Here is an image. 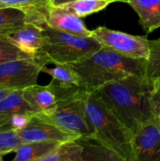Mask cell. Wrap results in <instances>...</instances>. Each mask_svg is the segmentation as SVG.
I'll use <instances>...</instances> for the list:
<instances>
[{
	"label": "cell",
	"instance_id": "cell-1",
	"mask_svg": "<svg viewBox=\"0 0 160 161\" xmlns=\"http://www.w3.org/2000/svg\"><path fill=\"white\" fill-rule=\"evenodd\" d=\"M153 80L146 76L131 75L113 81L96 92L115 116L133 134L154 116L151 94Z\"/></svg>",
	"mask_w": 160,
	"mask_h": 161
},
{
	"label": "cell",
	"instance_id": "cell-2",
	"mask_svg": "<svg viewBox=\"0 0 160 161\" xmlns=\"http://www.w3.org/2000/svg\"><path fill=\"white\" fill-rule=\"evenodd\" d=\"M69 64L79 75L81 87L88 92L131 75L145 76L146 71V59L128 58L105 46L90 57Z\"/></svg>",
	"mask_w": 160,
	"mask_h": 161
},
{
	"label": "cell",
	"instance_id": "cell-3",
	"mask_svg": "<svg viewBox=\"0 0 160 161\" xmlns=\"http://www.w3.org/2000/svg\"><path fill=\"white\" fill-rule=\"evenodd\" d=\"M85 109L93 140L127 161H134V134L115 116L96 92H86Z\"/></svg>",
	"mask_w": 160,
	"mask_h": 161
},
{
	"label": "cell",
	"instance_id": "cell-4",
	"mask_svg": "<svg viewBox=\"0 0 160 161\" xmlns=\"http://www.w3.org/2000/svg\"><path fill=\"white\" fill-rule=\"evenodd\" d=\"M34 24L41 27L44 33V44L37 57L44 65L76 62L90 57L102 47L92 37L78 36L56 30L41 21H37Z\"/></svg>",
	"mask_w": 160,
	"mask_h": 161
},
{
	"label": "cell",
	"instance_id": "cell-5",
	"mask_svg": "<svg viewBox=\"0 0 160 161\" xmlns=\"http://www.w3.org/2000/svg\"><path fill=\"white\" fill-rule=\"evenodd\" d=\"M50 84L57 95V108L49 115H36L67 132L78 135L80 139H93L85 109L87 91L80 87L61 88L52 81Z\"/></svg>",
	"mask_w": 160,
	"mask_h": 161
},
{
	"label": "cell",
	"instance_id": "cell-6",
	"mask_svg": "<svg viewBox=\"0 0 160 161\" xmlns=\"http://www.w3.org/2000/svg\"><path fill=\"white\" fill-rule=\"evenodd\" d=\"M91 37L102 46L110 48L125 57L133 58H149L150 40L143 36H136L106 26L91 30Z\"/></svg>",
	"mask_w": 160,
	"mask_h": 161
},
{
	"label": "cell",
	"instance_id": "cell-7",
	"mask_svg": "<svg viewBox=\"0 0 160 161\" xmlns=\"http://www.w3.org/2000/svg\"><path fill=\"white\" fill-rule=\"evenodd\" d=\"M44 65L37 58L10 60L0 64V86L10 90H24L36 85Z\"/></svg>",
	"mask_w": 160,
	"mask_h": 161
},
{
	"label": "cell",
	"instance_id": "cell-8",
	"mask_svg": "<svg viewBox=\"0 0 160 161\" xmlns=\"http://www.w3.org/2000/svg\"><path fill=\"white\" fill-rule=\"evenodd\" d=\"M134 161H160V120L153 116L134 134Z\"/></svg>",
	"mask_w": 160,
	"mask_h": 161
},
{
	"label": "cell",
	"instance_id": "cell-9",
	"mask_svg": "<svg viewBox=\"0 0 160 161\" xmlns=\"http://www.w3.org/2000/svg\"><path fill=\"white\" fill-rule=\"evenodd\" d=\"M37 21H41L46 25L56 30L78 36L91 37V30L86 26L81 18L63 9L59 6L51 5L44 10L39 11L32 23Z\"/></svg>",
	"mask_w": 160,
	"mask_h": 161
},
{
	"label": "cell",
	"instance_id": "cell-10",
	"mask_svg": "<svg viewBox=\"0 0 160 161\" xmlns=\"http://www.w3.org/2000/svg\"><path fill=\"white\" fill-rule=\"evenodd\" d=\"M18 134L24 143L37 142H67L80 139L78 135L67 132L57 125L42 120L37 115H34L29 124L25 128L18 131Z\"/></svg>",
	"mask_w": 160,
	"mask_h": 161
},
{
	"label": "cell",
	"instance_id": "cell-11",
	"mask_svg": "<svg viewBox=\"0 0 160 161\" xmlns=\"http://www.w3.org/2000/svg\"><path fill=\"white\" fill-rule=\"evenodd\" d=\"M7 40L32 58H37L44 44V33L41 27L27 22L21 27L10 32Z\"/></svg>",
	"mask_w": 160,
	"mask_h": 161
},
{
	"label": "cell",
	"instance_id": "cell-12",
	"mask_svg": "<svg viewBox=\"0 0 160 161\" xmlns=\"http://www.w3.org/2000/svg\"><path fill=\"white\" fill-rule=\"evenodd\" d=\"M23 95L37 114L49 115L57 108V95L53 86L33 85L23 90Z\"/></svg>",
	"mask_w": 160,
	"mask_h": 161
},
{
	"label": "cell",
	"instance_id": "cell-13",
	"mask_svg": "<svg viewBox=\"0 0 160 161\" xmlns=\"http://www.w3.org/2000/svg\"><path fill=\"white\" fill-rule=\"evenodd\" d=\"M140 18V24L146 33L160 27V0H128Z\"/></svg>",
	"mask_w": 160,
	"mask_h": 161
},
{
	"label": "cell",
	"instance_id": "cell-14",
	"mask_svg": "<svg viewBox=\"0 0 160 161\" xmlns=\"http://www.w3.org/2000/svg\"><path fill=\"white\" fill-rule=\"evenodd\" d=\"M60 142H25L15 151V157L11 161H40L52 151L58 148Z\"/></svg>",
	"mask_w": 160,
	"mask_h": 161
},
{
	"label": "cell",
	"instance_id": "cell-15",
	"mask_svg": "<svg viewBox=\"0 0 160 161\" xmlns=\"http://www.w3.org/2000/svg\"><path fill=\"white\" fill-rule=\"evenodd\" d=\"M41 72L48 74L52 77V82L61 88H82L79 75L70 64H55L52 68L46 65L42 67Z\"/></svg>",
	"mask_w": 160,
	"mask_h": 161
},
{
	"label": "cell",
	"instance_id": "cell-16",
	"mask_svg": "<svg viewBox=\"0 0 160 161\" xmlns=\"http://www.w3.org/2000/svg\"><path fill=\"white\" fill-rule=\"evenodd\" d=\"M78 142L83 146L82 161H127L93 139H79Z\"/></svg>",
	"mask_w": 160,
	"mask_h": 161
},
{
	"label": "cell",
	"instance_id": "cell-17",
	"mask_svg": "<svg viewBox=\"0 0 160 161\" xmlns=\"http://www.w3.org/2000/svg\"><path fill=\"white\" fill-rule=\"evenodd\" d=\"M0 114L36 115L37 113L25 99L23 90H15L0 100Z\"/></svg>",
	"mask_w": 160,
	"mask_h": 161
},
{
	"label": "cell",
	"instance_id": "cell-18",
	"mask_svg": "<svg viewBox=\"0 0 160 161\" xmlns=\"http://www.w3.org/2000/svg\"><path fill=\"white\" fill-rule=\"evenodd\" d=\"M27 22H29V14L24 9L14 8H0V38H7L10 32Z\"/></svg>",
	"mask_w": 160,
	"mask_h": 161
},
{
	"label": "cell",
	"instance_id": "cell-19",
	"mask_svg": "<svg viewBox=\"0 0 160 161\" xmlns=\"http://www.w3.org/2000/svg\"><path fill=\"white\" fill-rule=\"evenodd\" d=\"M111 3H113L112 0H74L58 6L77 17L83 18L105 9Z\"/></svg>",
	"mask_w": 160,
	"mask_h": 161
},
{
	"label": "cell",
	"instance_id": "cell-20",
	"mask_svg": "<svg viewBox=\"0 0 160 161\" xmlns=\"http://www.w3.org/2000/svg\"><path fill=\"white\" fill-rule=\"evenodd\" d=\"M83 146L77 141L61 143L40 161H82Z\"/></svg>",
	"mask_w": 160,
	"mask_h": 161
},
{
	"label": "cell",
	"instance_id": "cell-21",
	"mask_svg": "<svg viewBox=\"0 0 160 161\" xmlns=\"http://www.w3.org/2000/svg\"><path fill=\"white\" fill-rule=\"evenodd\" d=\"M52 5V0H0V8H14L27 12L42 11Z\"/></svg>",
	"mask_w": 160,
	"mask_h": 161
},
{
	"label": "cell",
	"instance_id": "cell-22",
	"mask_svg": "<svg viewBox=\"0 0 160 161\" xmlns=\"http://www.w3.org/2000/svg\"><path fill=\"white\" fill-rule=\"evenodd\" d=\"M145 76L151 80L160 77V37L150 41L149 58L146 59Z\"/></svg>",
	"mask_w": 160,
	"mask_h": 161
},
{
	"label": "cell",
	"instance_id": "cell-23",
	"mask_svg": "<svg viewBox=\"0 0 160 161\" xmlns=\"http://www.w3.org/2000/svg\"><path fill=\"white\" fill-rule=\"evenodd\" d=\"M24 142L14 130L0 131V155L15 152Z\"/></svg>",
	"mask_w": 160,
	"mask_h": 161
},
{
	"label": "cell",
	"instance_id": "cell-24",
	"mask_svg": "<svg viewBox=\"0 0 160 161\" xmlns=\"http://www.w3.org/2000/svg\"><path fill=\"white\" fill-rule=\"evenodd\" d=\"M32 58L11 44L7 38H0V64L16 59Z\"/></svg>",
	"mask_w": 160,
	"mask_h": 161
},
{
	"label": "cell",
	"instance_id": "cell-25",
	"mask_svg": "<svg viewBox=\"0 0 160 161\" xmlns=\"http://www.w3.org/2000/svg\"><path fill=\"white\" fill-rule=\"evenodd\" d=\"M33 116L34 115H27V114H13L10 116L8 122L7 123L3 130H14L18 132L23 128H25L29 124Z\"/></svg>",
	"mask_w": 160,
	"mask_h": 161
},
{
	"label": "cell",
	"instance_id": "cell-26",
	"mask_svg": "<svg viewBox=\"0 0 160 161\" xmlns=\"http://www.w3.org/2000/svg\"><path fill=\"white\" fill-rule=\"evenodd\" d=\"M151 103H152L154 116L160 120V77L153 80Z\"/></svg>",
	"mask_w": 160,
	"mask_h": 161
},
{
	"label": "cell",
	"instance_id": "cell-27",
	"mask_svg": "<svg viewBox=\"0 0 160 161\" xmlns=\"http://www.w3.org/2000/svg\"><path fill=\"white\" fill-rule=\"evenodd\" d=\"M11 115H6V114H0V131H2L4 129V127L6 126L7 123L8 122L9 118Z\"/></svg>",
	"mask_w": 160,
	"mask_h": 161
},
{
	"label": "cell",
	"instance_id": "cell-28",
	"mask_svg": "<svg viewBox=\"0 0 160 161\" xmlns=\"http://www.w3.org/2000/svg\"><path fill=\"white\" fill-rule=\"evenodd\" d=\"M71 1H74V0H52V5L58 6V5H61V4H64L67 2H71ZM112 1L113 2H124V3L128 2V0H112Z\"/></svg>",
	"mask_w": 160,
	"mask_h": 161
},
{
	"label": "cell",
	"instance_id": "cell-29",
	"mask_svg": "<svg viewBox=\"0 0 160 161\" xmlns=\"http://www.w3.org/2000/svg\"><path fill=\"white\" fill-rule=\"evenodd\" d=\"M13 90H10V89H8V88H5L3 86H0V100L2 98H4L7 94H8L10 92H12Z\"/></svg>",
	"mask_w": 160,
	"mask_h": 161
},
{
	"label": "cell",
	"instance_id": "cell-30",
	"mask_svg": "<svg viewBox=\"0 0 160 161\" xmlns=\"http://www.w3.org/2000/svg\"><path fill=\"white\" fill-rule=\"evenodd\" d=\"M3 155H0V161H3V158H2Z\"/></svg>",
	"mask_w": 160,
	"mask_h": 161
}]
</instances>
